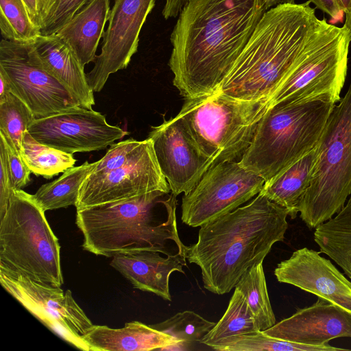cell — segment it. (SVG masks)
Returning <instances> with one entry per match:
<instances>
[{"mask_svg": "<svg viewBox=\"0 0 351 351\" xmlns=\"http://www.w3.org/2000/svg\"><path fill=\"white\" fill-rule=\"evenodd\" d=\"M265 12L262 0H189L170 36L169 66L180 95L217 92Z\"/></svg>", "mask_w": 351, "mask_h": 351, "instance_id": "obj_1", "label": "cell"}, {"mask_svg": "<svg viewBox=\"0 0 351 351\" xmlns=\"http://www.w3.org/2000/svg\"><path fill=\"white\" fill-rule=\"evenodd\" d=\"M308 0L267 10L217 91L249 101H267L331 24Z\"/></svg>", "mask_w": 351, "mask_h": 351, "instance_id": "obj_2", "label": "cell"}, {"mask_svg": "<svg viewBox=\"0 0 351 351\" xmlns=\"http://www.w3.org/2000/svg\"><path fill=\"white\" fill-rule=\"evenodd\" d=\"M287 216L286 208L260 192L249 204L201 226L186 259L199 267L204 287L218 295L230 292L275 243L284 241Z\"/></svg>", "mask_w": 351, "mask_h": 351, "instance_id": "obj_3", "label": "cell"}, {"mask_svg": "<svg viewBox=\"0 0 351 351\" xmlns=\"http://www.w3.org/2000/svg\"><path fill=\"white\" fill-rule=\"evenodd\" d=\"M156 191L76 210L82 247L96 255L149 250L186 257L176 221V196Z\"/></svg>", "mask_w": 351, "mask_h": 351, "instance_id": "obj_4", "label": "cell"}, {"mask_svg": "<svg viewBox=\"0 0 351 351\" xmlns=\"http://www.w3.org/2000/svg\"><path fill=\"white\" fill-rule=\"evenodd\" d=\"M335 105L317 98L269 106L240 163L271 180L317 146Z\"/></svg>", "mask_w": 351, "mask_h": 351, "instance_id": "obj_5", "label": "cell"}, {"mask_svg": "<svg viewBox=\"0 0 351 351\" xmlns=\"http://www.w3.org/2000/svg\"><path fill=\"white\" fill-rule=\"evenodd\" d=\"M0 269L60 287V245L33 195L14 190L0 217Z\"/></svg>", "mask_w": 351, "mask_h": 351, "instance_id": "obj_6", "label": "cell"}, {"mask_svg": "<svg viewBox=\"0 0 351 351\" xmlns=\"http://www.w3.org/2000/svg\"><path fill=\"white\" fill-rule=\"evenodd\" d=\"M268 108L267 101H243L217 91L186 98L177 116L199 151L217 164L243 156Z\"/></svg>", "mask_w": 351, "mask_h": 351, "instance_id": "obj_7", "label": "cell"}, {"mask_svg": "<svg viewBox=\"0 0 351 351\" xmlns=\"http://www.w3.org/2000/svg\"><path fill=\"white\" fill-rule=\"evenodd\" d=\"M351 195V84L333 108L317 145L311 184L300 206L310 229L330 219Z\"/></svg>", "mask_w": 351, "mask_h": 351, "instance_id": "obj_8", "label": "cell"}, {"mask_svg": "<svg viewBox=\"0 0 351 351\" xmlns=\"http://www.w3.org/2000/svg\"><path fill=\"white\" fill-rule=\"evenodd\" d=\"M351 32L344 25H330L317 43L272 95L269 107L278 103H298L327 99L337 104L348 70Z\"/></svg>", "mask_w": 351, "mask_h": 351, "instance_id": "obj_9", "label": "cell"}, {"mask_svg": "<svg viewBox=\"0 0 351 351\" xmlns=\"http://www.w3.org/2000/svg\"><path fill=\"white\" fill-rule=\"evenodd\" d=\"M265 182L240 162L215 164L182 200L181 219L191 227L201 226L230 213L258 195Z\"/></svg>", "mask_w": 351, "mask_h": 351, "instance_id": "obj_10", "label": "cell"}, {"mask_svg": "<svg viewBox=\"0 0 351 351\" xmlns=\"http://www.w3.org/2000/svg\"><path fill=\"white\" fill-rule=\"evenodd\" d=\"M29 43L5 39L0 43V71L11 92L25 103L36 118L82 106L77 96L43 68Z\"/></svg>", "mask_w": 351, "mask_h": 351, "instance_id": "obj_11", "label": "cell"}, {"mask_svg": "<svg viewBox=\"0 0 351 351\" xmlns=\"http://www.w3.org/2000/svg\"><path fill=\"white\" fill-rule=\"evenodd\" d=\"M3 288L56 335L75 348L90 351L82 337L93 324L70 290L43 284L0 269Z\"/></svg>", "mask_w": 351, "mask_h": 351, "instance_id": "obj_12", "label": "cell"}, {"mask_svg": "<svg viewBox=\"0 0 351 351\" xmlns=\"http://www.w3.org/2000/svg\"><path fill=\"white\" fill-rule=\"evenodd\" d=\"M27 132L39 143L71 154L103 149L128 133L82 106L36 118Z\"/></svg>", "mask_w": 351, "mask_h": 351, "instance_id": "obj_13", "label": "cell"}, {"mask_svg": "<svg viewBox=\"0 0 351 351\" xmlns=\"http://www.w3.org/2000/svg\"><path fill=\"white\" fill-rule=\"evenodd\" d=\"M170 188L158 165L151 139L130 162L110 171L89 174L83 182L75 204L76 210L124 200Z\"/></svg>", "mask_w": 351, "mask_h": 351, "instance_id": "obj_14", "label": "cell"}, {"mask_svg": "<svg viewBox=\"0 0 351 351\" xmlns=\"http://www.w3.org/2000/svg\"><path fill=\"white\" fill-rule=\"evenodd\" d=\"M156 0H114L108 25L103 35L101 53L86 73L93 92L104 88L110 74L125 69L136 53L139 35Z\"/></svg>", "mask_w": 351, "mask_h": 351, "instance_id": "obj_15", "label": "cell"}, {"mask_svg": "<svg viewBox=\"0 0 351 351\" xmlns=\"http://www.w3.org/2000/svg\"><path fill=\"white\" fill-rule=\"evenodd\" d=\"M148 138L152 141L160 169L175 196L188 194L215 165L199 151L178 116L152 127Z\"/></svg>", "mask_w": 351, "mask_h": 351, "instance_id": "obj_16", "label": "cell"}, {"mask_svg": "<svg viewBox=\"0 0 351 351\" xmlns=\"http://www.w3.org/2000/svg\"><path fill=\"white\" fill-rule=\"evenodd\" d=\"M278 282L293 285L351 314V281L332 262L314 250L293 252L274 269Z\"/></svg>", "mask_w": 351, "mask_h": 351, "instance_id": "obj_17", "label": "cell"}, {"mask_svg": "<svg viewBox=\"0 0 351 351\" xmlns=\"http://www.w3.org/2000/svg\"><path fill=\"white\" fill-rule=\"evenodd\" d=\"M263 332L290 342L326 346L333 339L351 338V314L318 298L312 305L298 309Z\"/></svg>", "mask_w": 351, "mask_h": 351, "instance_id": "obj_18", "label": "cell"}, {"mask_svg": "<svg viewBox=\"0 0 351 351\" xmlns=\"http://www.w3.org/2000/svg\"><path fill=\"white\" fill-rule=\"evenodd\" d=\"M160 252L141 250L112 256L110 266L118 271L134 288L156 294L171 301L169 277L173 271L184 274L186 257L160 256Z\"/></svg>", "mask_w": 351, "mask_h": 351, "instance_id": "obj_19", "label": "cell"}, {"mask_svg": "<svg viewBox=\"0 0 351 351\" xmlns=\"http://www.w3.org/2000/svg\"><path fill=\"white\" fill-rule=\"evenodd\" d=\"M29 45L43 68L66 85L82 107L92 109L93 91L88 84L84 67L70 47L56 34L40 35Z\"/></svg>", "mask_w": 351, "mask_h": 351, "instance_id": "obj_20", "label": "cell"}, {"mask_svg": "<svg viewBox=\"0 0 351 351\" xmlns=\"http://www.w3.org/2000/svg\"><path fill=\"white\" fill-rule=\"evenodd\" d=\"M90 351H140L168 350L179 344L174 337L138 321L121 328L93 325L82 337Z\"/></svg>", "mask_w": 351, "mask_h": 351, "instance_id": "obj_21", "label": "cell"}, {"mask_svg": "<svg viewBox=\"0 0 351 351\" xmlns=\"http://www.w3.org/2000/svg\"><path fill=\"white\" fill-rule=\"evenodd\" d=\"M110 12V0H90L57 34L84 66L94 62Z\"/></svg>", "mask_w": 351, "mask_h": 351, "instance_id": "obj_22", "label": "cell"}, {"mask_svg": "<svg viewBox=\"0 0 351 351\" xmlns=\"http://www.w3.org/2000/svg\"><path fill=\"white\" fill-rule=\"evenodd\" d=\"M317 157V146L282 172L265 182L261 193L296 217L308 189Z\"/></svg>", "mask_w": 351, "mask_h": 351, "instance_id": "obj_23", "label": "cell"}, {"mask_svg": "<svg viewBox=\"0 0 351 351\" xmlns=\"http://www.w3.org/2000/svg\"><path fill=\"white\" fill-rule=\"evenodd\" d=\"M320 252L337 263L351 279V195L343 208L315 229Z\"/></svg>", "mask_w": 351, "mask_h": 351, "instance_id": "obj_24", "label": "cell"}, {"mask_svg": "<svg viewBox=\"0 0 351 351\" xmlns=\"http://www.w3.org/2000/svg\"><path fill=\"white\" fill-rule=\"evenodd\" d=\"M97 163L86 161L66 169L58 178L38 189L33 195L35 201L45 212L75 206L80 189Z\"/></svg>", "mask_w": 351, "mask_h": 351, "instance_id": "obj_25", "label": "cell"}, {"mask_svg": "<svg viewBox=\"0 0 351 351\" xmlns=\"http://www.w3.org/2000/svg\"><path fill=\"white\" fill-rule=\"evenodd\" d=\"M234 288L245 296L259 330L264 331L276 324L267 292L263 262L255 264L246 270Z\"/></svg>", "mask_w": 351, "mask_h": 351, "instance_id": "obj_26", "label": "cell"}, {"mask_svg": "<svg viewBox=\"0 0 351 351\" xmlns=\"http://www.w3.org/2000/svg\"><path fill=\"white\" fill-rule=\"evenodd\" d=\"M219 351H340L348 349L334 347L330 344L322 346L290 342L271 337L257 330L235 335L208 346Z\"/></svg>", "mask_w": 351, "mask_h": 351, "instance_id": "obj_27", "label": "cell"}, {"mask_svg": "<svg viewBox=\"0 0 351 351\" xmlns=\"http://www.w3.org/2000/svg\"><path fill=\"white\" fill-rule=\"evenodd\" d=\"M21 155L32 173L47 179L63 173L76 162L73 154L39 143L27 130L23 136Z\"/></svg>", "mask_w": 351, "mask_h": 351, "instance_id": "obj_28", "label": "cell"}, {"mask_svg": "<svg viewBox=\"0 0 351 351\" xmlns=\"http://www.w3.org/2000/svg\"><path fill=\"white\" fill-rule=\"evenodd\" d=\"M257 330L259 329L245 296L235 289L223 315L199 343L208 346L230 337Z\"/></svg>", "mask_w": 351, "mask_h": 351, "instance_id": "obj_29", "label": "cell"}, {"mask_svg": "<svg viewBox=\"0 0 351 351\" xmlns=\"http://www.w3.org/2000/svg\"><path fill=\"white\" fill-rule=\"evenodd\" d=\"M35 119L30 108L12 92L0 97V134L20 154L24 132Z\"/></svg>", "mask_w": 351, "mask_h": 351, "instance_id": "obj_30", "label": "cell"}, {"mask_svg": "<svg viewBox=\"0 0 351 351\" xmlns=\"http://www.w3.org/2000/svg\"><path fill=\"white\" fill-rule=\"evenodd\" d=\"M0 29L3 39L14 43H32L41 35L22 0H0Z\"/></svg>", "mask_w": 351, "mask_h": 351, "instance_id": "obj_31", "label": "cell"}, {"mask_svg": "<svg viewBox=\"0 0 351 351\" xmlns=\"http://www.w3.org/2000/svg\"><path fill=\"white\" fill-rule=\"evenodd\" d=\"M216 323L210 322L199 314L185 311L177 313L162 322L149 325L151 327L176 338L180 345L199 341L206 335Z\"/></svg>", "mask_w": 351, "mask_h": 351, "instance_id": "obj_32", "label": "cell"}, {"mask_svg": "<svg viewBox=\"0 0 351 351\" xmlns=\"http://www.w3.org/2000/svg\"><path fill=\"white\" fill-rule=\"evenodd\" d=\"M147 142L148 138L143 141L129 138L112 145L89 174L104 173L123 167L136 157Z\"/></svg>", "mask_w": 351, "mask_h": 351, "instance_id": "obj_33", "label": "cell"}, {"mask_svg": "<svg viewBox=\"0 0 351 351\" xmlns=\"http://www.w3.org/2000/svg\"><path fill=\"white\" fill-rule=\"evenodd\" d=\"M90 0H58L40 30L43 36L57 34Z\"/></svg>", "mask_w": 351, "mask_h": 351, "instance_id": "obj_34", "label": "cell"}, {"mask_svg": "<svg viewBox=\"0 0 351 351\" xmlns=\"http://www.w3.org/2000/svg\"><path fill=\"white\" fill-rule=\"evenodd\" d=\"M0 151L4 154L14 189H22L30 182L31 170L21 154L8 143L4 136L1 134Z\"/></svg>", "mask_w": 351, "mask_h": 351, "instance_id": "obj_35", "label": "cell"}, {"mask_svg": "<svg viewBox=\"0 0 351 351\" xmlns=\"http://www.w3.org/2000/svg\"><path fill=\"white\" fill-rule=\"evenodd\" d=\"M34 24L40 30L58 0H22Z\"/></svg>", "mask_w": 351, "mask_h": 351, "instance_id": "obj_36", "label": "cell"}, {"mask_svg": "<svg viewBox=\"0 0 351 351\" xmlns=\"http://www.w3.org/2000/svg\"><path fill=\"white\" fill-rule=\"evenodd\" d=\"M14 190L4 154L0 151V217L5 213Z\"/></svg>", "mask_w": 351, "mask_h": 351, "instance_id": "obj_37", "label": "cell"}, {"mask_svg": "<svg viewBox=\"0 0 351 351\" xmlns=\"http://www.w3.org/2000/svg\"><path fill=\"white\" fill-rule=\"evenodd\" d=\"M322 12L328 14L333 20H339L343 12L341 9L337 0H309Z\"/></svg>", "mask_w": 351, "mask_h": 351, "instance_id": "obj_38", "label": "cell"}, {"mask_svg": "<svg viewBox=\"0 0 351 351\" xmlns=\"http://www.w3.org/2000/svg\"><path fill=\"white\" fill-rule=\"evenodd\" d=\"M189 0H165L162 11L163 17L167 20L178 16L182 9Z\"/></svg>", "mask_w": 351, "mask_h": 351, "instance_id": "obj_39", "label": "cell"}, {"mask_svg": "<svg viewBox=\"0 0 351 351\" xmlns=\"http://www.w3.org/2000/svg\"><path fill=\"white\" fill-rule=\"evenodd\" d=\"M265 8L267 10L282 4H293L295 0H262Z\"/></svg>", "mask_w": 351, "mask_h": 351, "instance_id": "obj_40", "label": "cell"}, {"mask_svg": "<svg viewBox=\"0 0 351 351\" xmlns=\"http://www.w3.org/2000/svg\"><path fill=\"white\" fill-rule=\"evenodd\" d=\"M0 97H3L8 92H11L9 82L4 75V74L0 71Z\"/></svg>", "mask_w": 351, "mask_h": 351, "instance_id": "obj_41", "label": "cell"}, {"mask_svg": "<svg viewBox=\"0 0 351 351\" xmlns=\"http://www.w3.org/2000/svg\"><path fill=\"white\" fill-rule=\"evenodd\" d=\"M337 2L345 14L350 11L351 0H337Z\"/></svg>", "mask_w": 351, "mask_h": 351, "instance_id": "obj_42", "label": "cell"}, {"mask_svg": "<svg viewBox=\"0 0 351 351\" xmlns=\"http://www.w3.org/2000/svg\"><path fill=\"white\" fill-rule=\"evenodd\" d=\"M343 25L351 32V10L346 14V21Z\"/></svg>", "mask_w": 351, "mask_h": 351, "instance_id": "obj_43", "label": "cell"}]
</instances>
